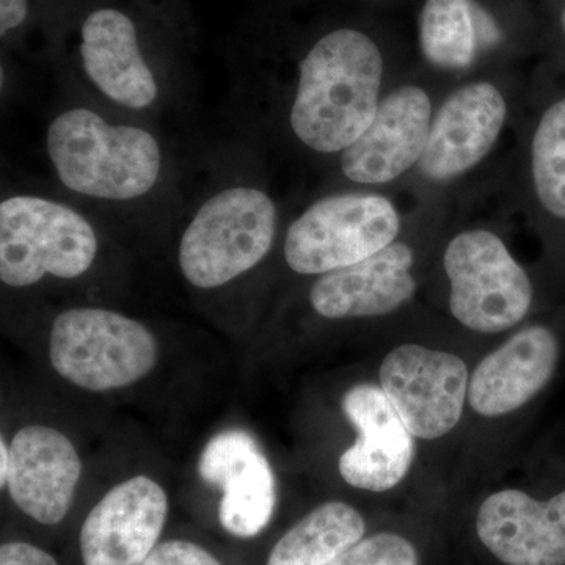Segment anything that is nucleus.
<instances>
[{
    "instance_id": "obj_24",
    "label": "nucleus",
    "mask_w": 565,
    "mask_h": 565,
    "mask_svg": "<svg viewBox=\"0 0 565 565\" xmlns=\"http://www.w3.org/2000/svg\"><path fill=\"white\" fill-rule=\"evenodd\" d=\"M0 565H58L57 561L28 542H9L0 548Z\"/></svg>"
},
{
    "instance_id": "obj_18",
    "label": "nucleus",
    "mask_w": 565,
    "mask_h": 565,
    "mask_svg": "<svg viewBox=\"0 0 565 565\" xmlns=\"http://www.w3.org/2000/svg\"><path fill=\"white\" fill-rule=\"evenodd\" d=\"M82 65L92 84L126 109H150L159 85L141 55L136 25L121 11H93L82 25Z\"/></svg>"
},
{
    "instance_id": "obj_12",
    "label": "nucleus",
    "mask_w": 565,
    "mask_h": 565,
    "mask_svg": "<svg viewBox=\"0 0 565 565\" xmlns=\"http://www.w3.org/2000/svg\"><path fill=\"white\" fill-rule=\"evenodd\" d=\"M341 405L359 433L355 444L340 457L341 478L370 492H385L399 484L414 462V435L382 386H352Z\"/></svg>"
},
{
    "instance_id": "obj_7",
    "label": "nucleus",
    "mask_w": 565,
    "mask_h": 565,
    "mask_svg": "<svg viewBox=\"0 0 565 565\" xmlns=\"http://www.w3.org/2000/svg\"><path fill=\"white\" fill-rule=\"evenodd\" d=\"M449 310L479 333H500L522 322L533 303V285L503 239L489 230L457 234L444 255Z\"/></svg>"
},
{
    "instance_id": "obj_5",
    "label": "nucleus",
    "mask_w": 565,
    "mask_h": 565,
    "mask_svg": "<svg viewBox=\"0 0 565 565\" xmlns=\"http://www.w3.org/2000/svg\"><path fill=\"white\" fill-rule=\"evenodd\" d=\"M52 367L65 381L104 393L136 384L158 362V343L136 319L104 308H71L51 329Z\"/></svg>"
},
{
    "instance_id": "obj_21",
    "label": "nucleus",
    "mask_w": 565,
    "mask_h": 565,
    "mask_svg": "<svg viewBox=\"0 0 565 565\" xmlns=\"http://www.w3.org/2000/svg\"><path fill=\"white\" fill-rule=\"evenodd\" d=\"M531 173L539 203L565 221V98L545 110L531 143Z\"/></svg>"
},
{
    "instance_id": "obj_22",
    "label": "nucleus",
    "mask_w": 565,
    "mask_h": 565,
    "mask_svg": "<svg viewBox=\"0 0 565 565\" xmlns=\"http://www.w3.org/2000/svg\"><path fill=\"white\" fill-rule=\"evenodd\" d=\"M327 565H419V557L403 535L379 533L362 539Z\"/></svg>"
},
{
    "instance_id": "obj_1",
    "label": "nucleus",
    "mask_w": 565,
    "mask_h": 565,
    "mask_svg": "<svg viewBox=\"0 0 565 565\" xmlns=\"http://www.w3.org/2000/svg\"><path fill=\"white\" fill-rule=\"evenodd\" d=\"M384 58L363 32L327 33L299 65L289 122L305 147L343 152L359 139L381 104Z\"/></svg>"
},
{
    "instance_id": "obj_2",
    "label": "nucleus",
    "mask_w": 565,
    "mask_h": 565,
    "mask_svg": "<svg viewBox=\"0 0 565 565\" xmlns=\"http://www.w3.org/2000/svg\"><path fill=\"white\" fill-rule=\"evenodd\" d=\"M46 150L62 184L90 199H140L161 178V145L151 132L114 125L85 107L62 111L52 120Z\"/></svg>"
},
{
    "instance_id": "obj_6",
    "label": "nucleus",
    "mask_w": 565,
    "mask_h": 565,
    "mask_svg": "<svg viewBox=\"0 0 565 565\" xmlns=\"http://www.w3.org/2000/svg\"><path fill=\"white\" fill-rule=\"evenodd\" d=\"M399 233L401 215L392 200L379 193H337L291 223L285 259L300 275L334 273L390 247Z\"/></svg>"
},
{
    "instance_id": "obj_19",
    "label": "nucleus",
    "mask_w": 565,
    "mask_h": 565,
    "mask_svg": "<svg viewBox=\"0 0 565 565\" xmlns=\"http://www.w3.org/2000/svg\"><path fill=\"white\" fill-rule=\"evenodd\" d=\"M364 531L363 516L352 505L323 503L282 535L267 565H327L359 544Z\"/></svg>"
},
{
    "instance_id": "obj_23",
    "label": "nucleus",
    "mask_w": 565,
    "mask_h": 565,
    "mask_svg": "<svg viewBox=\"0 0 565 565\" xmlns=\"http://www.w3.org/2000/svg\"><path fill=\"white\" fill-rule=\"evenodd\" d=\"M143 565H222L202 546L185 541H170L152 550Z\"/></svg>"
},
{
    "instance_id": "obj_10",
    "label": "nucleus",
    "mask_w": 565,
    "mask_h": 565,
    "mask_svg": "<svg viewBox=\"0 0 565 565\" xmlns=\"http://www.w3.org/2000/svg\"><path fill=\"white\" fill-rule=\"evenodd\" d=\"M167 512L166 490L147 476L115 486L82 525L84 565H143L158 546Z\"/></svg>"
},
{
    "instance_id": "obj_13",
    "label": "nucleus",
    "mask_w": 565,
    "mask_h": 565,
    "mask_svg": "<svg viewBox=\"0 0 565 565\" xmlns=\"http://www.w3.org/2000/svg\"><path fill=\"white\" fill-rule=\"evenodd\" d=\"M199 475L221 487L223 530L247 539L269 525L277 503L274 471L250 434L234 429L211 438L200 456Z\"/></svg>"
},
{
    "instance_id": "obj_3",
    "label": "nucleus",
    "mask_w": 565,
    "mask_h": 565,
    "mask_svg": "<svg viewBox=\"0 0 565 565\" xmlns=\"http://www.w3.org/2000/svg\"><path fill=\"white\" fill-rule=\"evenodd\" d=\"M278 212L262 189L233 185L215 193L182 233L178 262L200 289L221 288L266 258L277 234Z\"/></svg>"
},
{
    "instance_id": "obj_9",
    "label": "nucleus",
    "mask_w": 565,
    "mask_h": 565,
    "mask_svg": "<svg viewBox=\"0 0 565 565\" xmlns=\"http://www.w3.org/2000/svg\"><path fill=\"white\" fill-rule=\"evenodd\" d=\"M433 120L426 90L416 85L396 88L379 104L366 131L341 152V172L362 185L397 180L422 161Z\"/></svg>"
},
{
    "instance_id": "obj_26",
    "label": "nucleus",
    "mask_w": 565,
    "mask_h": 565,
    "mask_svg": "<svg viewBox=\"0 0 565 565\" xmlns=\"http://www.w3.org/2000/svg\"><path fill=\"white\" fill-rule=\"evenodd\" d=\"M0 484L7 486V476H9L10 468V445L6 444V440L0 441Z\"/></svg>"
},
{
    "instance_id": "obj_11",
    "label": "nucleus",
    "mask_w": 565,
    "mask_h": 565,
    "mask_svg": "<svg viewBox=\"0 0 565 565\" xmlns=\"http://www.w3.org/2000/svg\"><path fill=\"white\" fill-rule=\"evenodd\" d=\"M508 118V103L497 85L481 81L452 92L435 114L418 163L434 182L456 180L492 151Z\"/></svg>"
},
{
    "instance_id": "obj_8",
    "label": "nucleus",
    "mask_w": 565,
    "mask_h": 565,
    "mask_svg": "<svg viewBox=\"0 0 565 565\" xmlns=\"http://www.w3.org/2000/svg\"><path fill=\"white\" fill-rule=\"evenodd\" d=\"M379 379L414 437H444L462 418L470 377L467 364L455 353L399 345L385 356Z\"/></svg>"
},
{
    "instance_id": "obj_17",
    "label": "nucleus",
    "mask_w": 565,
    "mask_h": 565,
    "mask_svg": "<svg viewBox=\"0 0 565 565\" xmlns=\"http://www.w3.org/2000/svg\"><path fill=\"white\" fill-rule=\"evenodd\" d=\"M557 360L559 344L552 330L542 326L520 330L478 364L468 385V403L487 418L519 411L552 381Z\"/></svg>"
},
{
    "instance_id": "obj_14",
    "label": "nucleus",
    "mask_w": 565,
    "mask_h": 565,
    "mask_svg": "<svg viewBox=\"0 0 565 565\" xmlns=\"http://www.w3.org/2000/svg\"><path fill=\"white\" fill-rule=\"evenodd\" d=\"M82 463L61 430L28 426L10 444L7 487L13 503L41 525H57L73 504Z\"/></svg>"
},
{
    "instance_id": "obj_25",
    "label": "nucleus",
    "mask_w": 565,
    "mask_h": 565,
    "mask_svg": "<svg viewBox=\"0 0 565 565\" xmlns=\"http://www.w3.org/2000/svg\"><path fill=\"white\" fill-rule=\"evenodd\" d=\"M28 0H0V33L6 36L28 17Z\"/></svg>"
},
{
    "instance_id": "obj_20",
    "label": "nucleus",
    "mask_w": 565,
    "mask_h": 565,
    "mask_svg": "<svg viewBox=\"0 0 565 565\" xmlns=\"http://www.w3.org/2000/svg\"><path fill=\"white\" fill-rule=\"evenodd\" d=\"M476 0H426L419 17V46L426 61L444 70L473 65L481 47Z\"/></svg>"
},
{
    "instance_id": "obj_27",
    "label": "nucleus",
    "mask_w": 565,
    "mask_h": 565,
    "mask_svg": "<svg viewBox=\"0 0 565 565\" xmlns=\"http://www.w3.org/2000/svg\"><path fill=\"white\" fill-rule=\"evenodd\" d=\"M563 28H564V31H565V9H564V13H563Z\"/></svg>"
},
{
    "instance_id": "obj_4",
    "label": "nucleus",
    "mask_w": 565,
    "mask_h": 565,
    "mask_svg": "<svg viewBox=\"0 0 565 565\" xmlns=\"http://www.w3.org/2000/svg\"><path fill=\"white\" fill-rule=\"evenodd\" d=\"M98 255L92 223L73 207L36 195L0 203V280L28 288L46 277H82Z\"/></svg>"
},
{
    "instance_id": "obj_15",
    "label": "nucleus",
    "mask_w": 565,
    "mask_h": 565,
    "mask_svg": "<svg viewBox=\"0 0 565 565\" xmlns=\"http://www.w3.org/2000/svg\"><path fill=\"white\" fill-rule=\"evenodd\" d=\"M476 531L505 565H565V490L546 501L515 489L490 494Z\"/></svg>"
},
{
    "instance_id": "obj_16",
    "label": "nucleus",
    "mask_w": 565,
    "mask_h": 565,
    "mask_svg": "<svg viewBox=\"0 0 565 565\" xmlns=\"http://www.w3.org/2000/svg\"><path fill=\"white\" fill-rule=\"evenodd\" d=\"M414 252L394 243L363 262L323 274L310 291V303L326 319L379 318L399 310L416 292Z\"/></svg>"
}]
</instances>
